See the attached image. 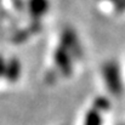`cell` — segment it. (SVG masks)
I'll return each instance as SVG.
<instances>
[{
  "instance_id": "obj_3",
  "label": "cell",
  "mask_w": 125,
  "mask_h": 125,
  "mask_svg": "<svg viewBox=\"0 0 125 125\" xmlns=\"http://www.w3.org/2000/svg\"><path fill=\"white\" fill-rule=\"evenodd\" d=\"M61 42L66 50L69 51V53L72 55V57H80L82 56V47L80 44L78 42V37L75 34V32L71 28H67L63 31L62 35H61Z\"/></svg>"
},
{
  "instance_id": "obj_6",
  "label": "cell",
  "mask_w": 125,
  "mask_h": 125,
  "mask_svg": "<svg viewBox=\"0 0 125 125\" xmlns=\"http://www.w3.org/2000/svg\"><path fill=\"white\" fill-rule=\"evenodd\" d=\"M40 28H42L40 22L34 21V22H33L29 27H27L26 29L17 32V33L13 35V42H23L24 40H27L31 35H33L34 33H38V32L40 31Z\"/></svg>"
},
{
  "instance_id": "obj_1",
  "label": "cell",
  "mask_w": 125,
  "mask_h": 125,
  "mask_svg": "<svg viewBox=\"0 0 125 125\" xmlns=\"http://www.w3.org/2000/svg\"><path fill=\"white\" fill-rule=\"evenodd\" d=\"M102 75L109 92L114 96L123 94V80L119 64L114 61H108L102 67Z\"/></svg>"
},
{
  "instance_id": "obj_5",
  "label": "cell",
  "mask_w": 125,
  "mask_h": 125,
  "mask_svg": "<svg viewBox=\"0 0 125 125\" xmlns=\"http://www.w3.org/2000/svg\"><path fill=\"white\" fill-rule=\"evenodd\" d=\"M21 74V63L17 58H11L9 62H6V69H5V77L9 82L15 83Z\"/></svg>"
},
{
  "instance_id": "obj_8",
  "label": "cell",
  "mask_w": 125,
  "mask_h": 125,
  "mask_svg": "<svg viewBox=\"0 0 125 125\" xmlns=\"http://www.w3.org/2000/svg\"><path fill=\"white\" fill-rule=\"evenodd\" d=\"M94 108L97 109L98 112H100V111H107V109H109V102H108L106 98L100 97V98H97V100L95 101Z\"/></svg>"
},
{
  "instance_id": "obj_11",
  "label": "cell",
  "mask_w": 125,
  "mask_h": 125,
  "mask_svg": "<svg viewBox=\"0 0 125 125\" xmlns=\"http://www.w3.org/2000/svg\"><path fill=\"white\" fill-rule=\"evenodd\" d=\"M113 1H115V0H113Z\"/></svg>"
},
{
  "instance_id": "obj_2",
  "label": "cell",
  "mask_w": 125,
  "mask_h": 125,
  "mask_svg": "<svg viewBox=\"0 0 125 125\" xmlns=\"http://www.w3.org/2000/svg\"><path fill=\"white\" fill-rule=\"evenodd\" d=\"M55 63L57 68L60 69L58 72L63 74L64 77H68L72 74V55L69 53L68 50H66L63 46H60L55 51Z\"/></svg>"
},
{
  "instance_id": "obj_9",
  "label": "cell",
  "mask_w": 125,
  "mask_h": 125,
  "mask_svg": "<svg viewBox=\"0 0 125 125\" xmlns=\"http://www.w3.org/2000/svg\"><path fill=\"white\" fill-rule=\"evenodd\" d=\"M115 11L119 13L125 11V0H115Z\"/></svg>"
},
{
  "instance_id": "obj_4",
  "label": "cell",
  "mask_w": 125,
  "mask_h": 125,
  "mask_svg": "<svg viewBox=\"0 0 125 125\" xmlns=\"http://www.w3.org/2000/svg\"><path fill=\"white\" fill-rule=\"evenodd\" d=\"M28 11L34 21L40 20L49 10V0H28Z\"/></svg>"
},
{
  "instance_id": "obj_7",
  "label": "cell",
  "mask_w": 125,
  "mask_h": 125,
  "mask_svg": "<svg viewBox=\"0 0 125 125\" xmlns=\"http://www.w3.org/2000/svg\"><path fill=\"white\" fill-rule=\"evenodd\" d=\"M101 124H102V119H101V114H100V112L97 109L92 108L91 111H89L86 113L84 125H101Z\"/></svg>"
},
{
  "instance_id": "obj_10",
  "label": "cell",
  "mask_w": 125,
  "mask_h": 125,
  "mask_svg": "<svg viewBox=\"0 0 125 125\" xmlns=\"http://www.w3.org/2000/svg\"><path fill=\"white\" fill-rule=\"evenodd\" d=\"M5 69H6V62H5L4 57L0 55V75L5 74Z\"/></svg>"
}]
</instances>
